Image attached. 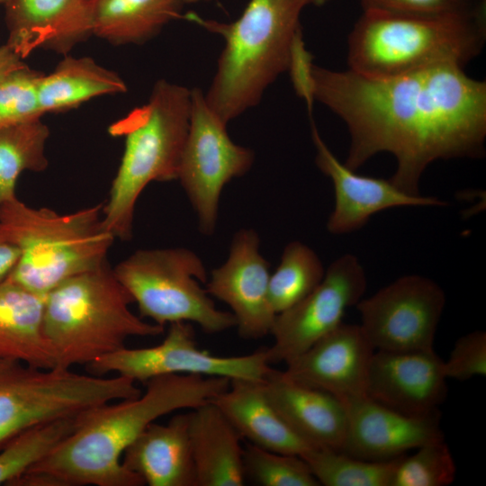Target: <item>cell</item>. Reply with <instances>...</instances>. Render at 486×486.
I'll return each mask as SVG.
<instances>
[{
  "instance_id": "1",
  "label": "cell",
  "mask_w": 486,
  "mask_h": 486,
  "mask_svg": "<svg viewBox=\"0 0 486 486\" xmlns=\"http://www.w3.org/2000/svg\"><path fill=\"white\" fill-rule=\"evenodd\" d=\"M310 94L346 125L350 146L344 163L356 171L375 155L396 159L391 181L421 194L427 167L438 159L484 154L486 83L457 65H438L386 77L311 65Z\"/></svg>"
},
{
  "instance_id": "2",
  "label": "cell",
  "mask_w": 486,
  "mask_h": 486,
  "mask_svg": "<svg viewBox=\"0 0 486 486\" xmlns=\"http://www.w3.org/2000/svg\"><path fill=\"white\" fill-rule=\"evenodd\" d=\"M226 377L166 374L146 382L144 393L132 399L89 408L76 416L72 432L12 485L140 486L125 468L126 448L157 418L211 401L230 385Z\"/></svg>"
},
{
  "instance_id": "3",
  "label": "cell",
  "mask_w": 486,
  "mask_h": 486,
  "mask_svg": "<svg viewBox=\"0 0 486 486\" xmlns=\"http://www.w3.org/2000/svg\"><path fill=\"white\" fill-rule=\"evenodd\" d=\"M311 0H250L230 23L185 14L225 39L217 70L205 95L226 123L258 104L266 87L288 70L302 37L300 15Z\"/></svg>"
},
{
  "instance_id": "4",
  "label": "cell",
  "mask_w": 486,
  "mask_h": 486,
  "mask_svg": "<svg viewBox=\"0 0 486 486\" xmlns=\"http://www.w3.org/2000/svg\"><path fill=\"white\" fill-rule=\"evenodd\" d=\"M485 35V11L419 15L366 10L348 37V69L386 77L438 65L464 67L482 51Z\"/></svg>"
},
{
  "instance_id": "5",
  "label": "cell",
  "mask_w": 486,
  "mask_h": 486,
  "mask_svg": "<svg viewBox=\"0 0 486 486\" xmlns=\"http://www.w3.org/2000/svg\"><path fill=\"white\" fill-rule=\"evenodd\" d=\"M190 108L191 90L162 79L148 104L110 126L112 136L125 138L109 199L103 205L104 225L115 238H132L136 202L149 183L177 179Z\"/></svg>"
},
{
  "instance_id": "6",
  "label": "cell",
  "mask_w": 486,
  "mask_h": 486,
  "mask_svg": "<svg viewBox=\"0 0 486 486\" xmlns=\"http://www.w3.org/2000/svg\"><path fill=\"white\" fill-rule=\"evenodd\" d=\"M133 300L108 264L64 281L45 295L43 332L55 367L71 369L125 346L130 337H154L164 327L130 309Z\"/></svg>"
},
{
  "instance_id": "7",
  "label": "cell",
  "mask_w": 486,
  "mask_h": 486,
  "mask_svg": "<svg viewBox=\"0 0 486 486\" xmlns=\"http://www.w3.org/2000/svg\"><path fill=\"white\" fill-rule=\"evenodd\" d=\"M0 230L20 250L8 278L41 296L106 265L115 239L104 225L102 204L60 214L31 207L17 196L0 204Z\"/></svg>"
},
{
  "instance_id": "8",
  "label": "cell",
  "mask_w": 486,
  "mask_h": 486,
  "mask_svg": "<svg viewBox=\"0 0 486 486\" xmlns=\"http://www.w3.org/2000/svg\"><path fill=\"white\" fill-rule=\"evenodd\" d=\"M113 273L137 303L140 317L156 324L187 321L209 334L236 326L233 314L219 310L200 285L207 281L206 270L190 249H140Z\"/></svg>"
},
{
  "instance_id": "9",
  "label": "cell",
  "mask_w": 486,
  "mask_h": 486,
  "mask_svg": "<svg viewBox=\"0 0 486 486\" xmlns=\"http://www.w3.org/2000/svg\"><path fill=\"white\" fill-rule=\"evenodd\" d=\"M140 394L134 381L120 375L13 364L0 369V449L32 427Z\"/></svg>"
},
{
  "instance_id": "10",
  "label": "cell",
  "mask_w": 486,
  "mask_h": 486,
  "mask_svg": "<svg viewBox=\"0 0 486 486\" xmlns=\"http://www.w3.org/2000/svg\"><path fill=\"white\" fill-rule=\"evenodd\" d=\"M226 126L202 91L191 90L189 129L177 179L197 214L201 232L207 236L215 230L224 185L245 175L254 161L253 151L234 143Z\"/></svg>"
},
{
  "instance_id": "11",
  "label": "cell",
  "mask_w": 486,
  "mask_h": 486,
  "mask_svg": "<svg viewBox=\"0 0 486 486\" xmlns=\"http://www.w3.org/2000/svg\"><path fill=\"white\" fill-rule=\"evenodd\" d=\"M266 349L238 356H219L198 348L192 323H171L164 340L154 346L122 348L86 365L88 374H107L146 382L166 374L263 381L271 370Z\"/></svg>"
},
{
  "instance_id": "12",
  "label": "cell",
  "mask_w": 486,
  "mask_h": 486,
  "mask_svg": "<svg viewBox=\"0 0 486 486\" xmlns=\"http://www.w3.org/2000/svg\"><path fill=\"white\" fill-rule=\"evenodd\" d=\"M439 284L419 274H407L356 305L361 327L375 350L434 349L445 305Z\"/></svg>"
},
{
  "instance_id": "13",
  "label": "cell",
  "mask_w": 486,
  "mask_h": 486,
  "mask_svg": "<svg viewBox=\"0 0 486 486\" xmlns=\"http://www.w3.org/2000/svg\"><path fill=\"white\" fill-rule=\"evenodd\" d=\"M366 286L357 256L347 253L335 259L310 293L275 315L270 331L274 344L266 349L269 364L288 363L334 330L346 310L362 299Z\"/></svg>"
},
{
  "instance_id": "14",
  "label": "cell",
  "mask_w": 486,
  "mask_h": 486,
  "mask_svg": "<svg viewBox=\"0 0 486 486\" xmlns=\"http://www.w3.org/2000/svg\"><path fill=\"white\" fill-rule=\"evenodd\" d=\"M259 243L255 230H238L228 259L212 271L205 289L231 309L239 336L249 340L270 334L276 315L269 301V264Z\"/></svg>"
},
{
  "instance_id": "15",
  "label": "cell",
  "mask_w": 486,
  "mask_h": 486,
  "mask_svg": "<svg viewBox=\"0 0 486 486\" xmlns=\"http://www.w3.org/2000/svg\"><path fill=\"white\" fill-rule=\"evenodd\" d=\"M374 351L359 324L342 322L286 363L282 372L290 381L328 392L346 404L367 396V376Z\"/></svg>"
},
{
  "instance_id": "16",
  "label": "cell",
  "mask_w": 486,
  "mask_h": 486,
  "mask_svg": "<svg viewBox=\"0 0 486 486\" xmlns=\"http://www.w3.org/2000/svg\"><path fill=\"white\" fill-rule=\"evenodd\" d=\"M444 360L434 349L375 350L369 367L366 395L409 415H428L447 394Z\"/></svg>"
},
{
  "instance_id": "17",
  "label": "cell",
  "mask_w": 486,
  "mask_h": 486,
  "mask_svg": "<svg viewBox=\"0 0 486 486\" xmlns=\"http://www.w3.org/2000/svg\"><path fill=\"white\" fill-rule=\"evenodd\" d=\"M311 136L317 151L316 165L330 178L334 186L335 206L327 222L330 233L342 235L356 231L364 226L373 215L388 209L447 206L446 201L435 196L409 194L399 189L390 178L356 174L335 157L313 122Z\"/></svg>"
},
{
  "instance_id": "18",
  "label": "cell",
  "mask_w": 486,
  "mask_h": 486,
  "mask_svg": "<svg viewBox=\"0 0 486 486\" xmlns=\"http://www.w3.org/2000/svg\"><path fill=\"white\" fill-rule=\"evenodd\" d=\"M347 429L342 452L365 460L400 457L440 438L439 413L409 415L367 396L346 403Z\"/></svg>"
},
{
  "instance_id": "19",
  "label": "cell",
  "mask_w": 486,
  "mask_h": 486,
  "mask_svg": "<svg viewBox=\"0 0 486 486\" xmlns=\"http://www.w3.org/2000/svg\"><path fill=\"white\" fill-rule=\"evenodd\" d=\"M94 0H9L6 44L22 59L38 49L68 53L93 34Z\"/></svg>"
},
{
  "instance_id": "20",
  "label": "cell",
  "mask_w": 486,
  "mask_h": 486,
  "mask_svg": "<svg viewBox=\"0 0 486 486\" xmlns=\"http://www.w3.org/2000/svg\"><path fill=\"white\" fill-rule=\"evenodd\" d=\"M264 387L274 409L299 437L311 447L342 450L347 429L343 401L293 382L273 368L264 379Z\"/></svg>"
},
{
  "instance_id": "21",
  "label": "cell",
  "mask_w": 486,
  "mask_h": 486,
  "mask_svg": "<svg viewBox=\"0 0 486 486\" xmlns=\"http://www.w3.org/2000/svg\"><path fill=\"white\" fill-rule=\"evenodd\" d=\"M122 463L149 486H197L189 413L150 423L126 448Z\"/></svg>"
},
{
  "instance_id": "22",
  "label": "cell",
  "mask_w": 486,
  "mask_h": 486,
  "mask_svg": "<svg viewBox=\"0 0 486 486\" xmlns=\"http://www.w3.org/2000/svg\"><path fill=\"white\" fill-rule=\"evenodd\" d=\"M215 403L241 437L264 449L302 456L312 448L285 423L269 400L264 380L232 379Z\"/></svg>"
},
{
  "instance_id": "23",
  "label": "cell",
  "mask_w": 486,
  "mask_h": 486,
  "mask_svg": "<svg viewBox=\"0 0 486 486\" xmlns=\"http://www.w3.org/2000/svg\"><path fill=\"white\" fill-rule=\"evenodd\" d=\"M188 413L197 486L244 485V447L235 427L212 401Z\"/></svg>"
},
{
  "instance_id": "24",
  "label": "cell",
  "mask_w": 486,
  "mask_h": 486,
  "mask_svg": "<svg viewBox=\"0 0 486 486\" xmlns=\"http://www.w3.org/2000/svg\"><path fill=\"white\" fill-rule=\"evenodd\" d=\"M45 296L9 278L0 282V359L38 368L55 367L43 332Z\"/></svg>"
},
{
  "instance_id": "25",
  "label": "cell",
  "mask_w": 486,
  "mask_h": 486,
  "mask_svg": "<svg viewBox=\"0 0 486 486\" xmlns=\"http://www.w3.org/2000/svg\"><path fill=\"white\" fill-rule=\"evenodd\" d=\"M127 91L125 82L90 58L66 57L39 82V101L43 113L75 108L92 98Z\"/></svg>"
},
{
  "instance_id": "26",
  "label": "cell",
  "mask_w": 486,
  "mask_h": 486,
  "mask_svg": "<svg viewBox=\"0 0 486 486\" xmlns=\"http://www.w3.org/2000/svg\"><path fill=\"white\" fill-rule=\"evenodd\" d=\"M183 0H94L93 34L113 44L141 43L180 16Z\"/></svg>"
},
{
  "instance_id": "27",
  "label": "cell",
  "mask_w": 486,
  "mask_h": 486,
  "mask_svg": "<svg viewBox=\"0 0 486 486\" xmlns=\"http://www.w3.org/2000/svg\"><path fill=\"white\" fill-rule=\"evenodd\" d=\"M49 135L40 119L0 128V204L16 197L15 186L22 172L48 167Z\"/></svg>"
},
{
  "instance_id": "28",
  "label": "cell",
  "mask_w": 486,
  "mask_h": 486,
  "mask_svg": "<svg viewBox=\"0 0 486 486\" xmlns=\"http://www.w3.org/2000/svg\"><path fill=\"white\" fill-rule=\"evenodd\" d=\"M302 457L308 464L320 485L392 486L400 456L390 460L373 461L356 457L339 450L312 447Z\"/></svg>"
},
{
  "instance_id": "29",
  "label": "cell",
  "mask_w": 486,
  "mask_h": 486,
  "mask_svg": "<svg viewBox=\"0 0 486 486\" xmlns=\"http://www.w3.org/2000/svg\"><path fill=\"white\" fill-rule=\"evenodd\" d=\"M326 269L319 256L300 241L286 245L269 279V301L275 314L292 307L322 281Z\"/></svg>"
},
{
  "instance_id": "30",
  "label": "cell",
  "mask_w": 486,
  "mask_h": 486,
  "mask_svg": "<svg viewBox=\"0 0 486 486\" xmlns=\"http://www.w3.org/2000/svg\"><path fill=\"white\" fill-rule=\"evenodd\" d=\"M77 415L32 427L5 444L0 449V485H12L27 470L44 458L72 432Z\"/></svg>"
},
{
  "instance_id": "31",
  "label": "cell",
  "mask_w": 486,
  "mask_h": 486,
  "mask_svg": "<svg viewBox=\"0 0 486 486\" xmlns=\"http://www.w3.org/2000/svg\"><path fill=\"white\" fill-rule=\"evenodd\" d=\"M244 472L259 486H319L305 460L299 455L269 451L247 445L243 451Z\"/></svg>"
},
{
  "instance_id": "32",
  "label": "cell",
  "mask_w": 486,
  "mask_h": 486,
  "mask_svg": "<svg viewBox=\"0 0 486 486\" xmlns=\"http://www.w3.org/2000/svg\"><path fill=\"white\" fill-rule=\"evenodd\" d=\"M416 450L411 455L400 457L392 486H446L454 482L456 465L444 438Z\"/></svg>"
},
{
  "instance_id": "33",
  "label": "cell",
  "mask_w": 486,
  "mask_h": 486,
  "mask_svg": "<svg viewBox=\"0 0 486 486\" xmlns=\"http://www.w3.org/2000/svg\"><path fill=\"white\" fill-rule=\"evenodd\" d=\"M42 75L24 64L0 82V128L40 119L38 88Z\"/></svg>"
},
{
  "instance_id": "34",
  "label": "cell",
  "mask_w": 486,
  "mask_h": 486,
  "mask_svg": "<svg viewBox=\"0 0 486 486\" xmlns=\"http://www.w3.org/2000/svg\"><path fill=\"white\" fill-rule=\"evenodd\" d=\"M444 371L447 379L460 382L486 374V332L474 330L459 338L446 361Z\"/></svg>"
},
{
  "instance_id": "35",
  "label": "cell",
  "mask_w": 486,
  "mask_h": 486,
  "mask_svg": "<svg viewBox=\"0 0 486 486\" xmlns=\"http://www.w3.org/2000/svg\"><path fill=\"white\" fill-rule=\"evenodd\" d=\"M364 11L375 10L419 15L470 14L485 11L481 0H360Z\"/></svg>"
},
{
  "instance_id": "36",
  "label": "cell",
  "mask_w": 486,
  "mask_h": 486,
  "mask_svg": "<svg viewBox=\"0 0 486 486\" xmlns=\"http://www.w3.org/2000/svg\"><path fill=\"white\" fill-rule=\"evenodd\" d=\"M20 257L19 248L0 230V282L12 274Z\"/></svg>"
},
{
  "instance_id": "37",
  "label": "cell",
  "mask_w": 486,
  "mask_h": 486,
  "mask_svg": "<svg viewBox=\"0 0 486 486\" xmlns=\"http://www.w3.org/2000/svg\"><path fill=\"white\" fill-rule=\"evenodd\" d=\"M25 63L6 43L0 46V82L13 70Z\"/></svg>"
},
{
  "instance_id": "38",
  "label": "cell",
  "mask_w": 486,
  "mask_h": 486,
  "mask_svg": "<svg viewBox=\"0 0 486 486\" xmlns=\"http://www.w3.org/2000/svg\"><path fill=\"white\" fill-rule=\"evenodd\" d=\"M13 364H16V363L8 362V361H4V360L0 359V369L4 368L6 366H9V365H11Z\"/></svg>"
},
{
  "instance_id": "39",
  "label": "cell",
  "mask_w": 486,
  "mask_h": 486,
  "mask_svg": "<svg viewBox=\"0 0 486 486\" xmlns=\"http://www.w3.org/2000/svg\"><path fill=\"white\" fill-rule=\"evenodd\" d=\"M328 0H311V4H314L316 5H321L325 4Z\"/></svg>"
},
{
  "instance_id": "40",
  "label": "cell",
  "mask_w": 486,
  "mask_h": 486,
  "mask_svg": "<svg viewBox=\"0 0 486 486\" xmlns=\"http://www.w3.org/2000/svg\"><path fill=\"white\" fill-rule=\"evenodd\" d=\"M202 1H209V0H183L184 4V3H186V4H193V3L202 2Z\"/></svg>"
},
{
  "instance_id": "41",
  "label": "cell",
  "mask_w": 486,
  "mask_h": 486,
  "mask_svg": "<svg viewBox=\"0 0 486 486\" xmlns=\"http://www.w3.org/2000/svg\"><path fill=\"white\" fill-rule=\"evenodd\" d=\"M9 0H0V5H5Z\"/></svg>"
},
{
  "instance_id": "42",
  "label": "cell",
  "mask_w": 486,
  "mask_h": 486,
  "mask_svg": "<svg viewBox=\"0 0 486 486\" xmlns=\"http://www.w3.org/2000/svg\"><path fill=\"white\" fill-rule=\"evenodd\" d=\"M481 1H484V2H485V0H481Z\"/></svg>"
}]
</instances>
